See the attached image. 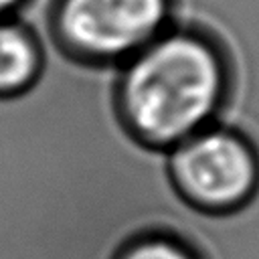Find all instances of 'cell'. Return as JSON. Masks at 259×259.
Listing matches in <instances>:
<instances>
[{
  "mask_svg": "<svg viewBox=\"0 0 259 259\" xmlns=\"http://www.w3.org/2000/svg\"><path fill=\"white\" fill-rule=\"evenodd\" d=\"M229 83L219 36L200 24L174 22L117 67L113 107L132 140L164 154L217 123Z\"/></svg>",
  "mask_w": 259,
  "mask_h": 259,
  "instance_id": "obj_1",
  "label": "cell"
},
{
  "mask_svg": "<svg viewBox=\"0 0 259 259\" xmlns=\"http://www.w3.org/2000/svg\"><path fill=\"white\" fill-rule=\"evenodd\" d=\"M176 0H51L49 36L69 59L119 67L168 26Z\"/></svg>",
  "mask_w": 259,
  "mask_h": 259,
  "instance_id": "obj_2",
  "label": "cell"
},
{
  "mask_svg": "<svg viewBox=\"0 0 259 259\" xmlns=\"http://www.w3.org/2000/svg\"><path fill=\"white\" fill-rule=\"evenodd\" d=\"M176 198L198 212H229L259 188V152L239 130L221 121L164 152Z\"/></svg>",
  "mask_w": 259,
  "mask_h": 259,
  "instance_id": "obj_3",
  "label": "cell"
},
{
  "mask_svg": "<svg viewBox=\"0 0 259 259\" xmlns=\"http://www.w3.org/2000/svg\"><path fill=\"white\" fill-rule=\"evenodd\" d=\"M45 73V45L20 16L0 18V99L28 93Z\"/></svg>",
  "mask_w": 259,
  "mask_h": 259,
  "instance_id": "obj_4",
  "label": "cell"
},
{
  "mask_svg": "<svg viewBox=\"0 0 259 259\" xmlns=\"http://www.w3.org/2000/svg\"><path fill=\"white\" fill-rule=\"evenodd\" d=\"M111 259H204L198 245L168 229H150L132 235Z\"/></svg>",
  "mask_w": 259,
  "mask_h": 259,
  "instance_id": "obj_5",
  "label": "cell"
},
{
  "mask_svg": "<svg viewBox=\"0 0 259 259\" xmlns=\"http://www.w3.org/2000/svg\"><path fill=\"white\" fill-rule=\"evenodd\" d=\"M30 0H0V18L18 16L24 6H28Z\"/></svg>",
  "mask_w": 259,
  "mask_h": 259,
  "instance_id": "obj_6",
  "label": "cell"
}]
</instances>
